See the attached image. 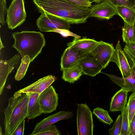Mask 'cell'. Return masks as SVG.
Listing matches in <instances>:
<instances>
[{
	"instance_id": "1",
	"label": "cell",
	"mask_w": 135,
	"mask_h": 135,
	"mask_svg": "<svg viewBox=\"0 0 135 135\" xmlns=\"http://www.w3.org/2000/svg\"><path fill=\"white\" fill-rule=\"evenodd\" d=\"M41 13L60 18L71 24L85 23L89 17L90 8L77 5L68 0H33Z\"/></svg>"
},
{
	"instance_id": "2",
	"label": "cell",
	"mask_w": 135,
	"mask_h": 135,
	"mask_svg": "<svg viewBox=\"0 0 135 135\" xmlns=\"http://www.w3.org/2000/svg\"><path fill=\"white\" fill-rule=\"evenodd\" d=\"M29 93L15 92L9 98L4 109V123L5 135H12L19 125L27 117Z\"/></svg>"
},
{
	"instance_id": "3",
	"label": "cell",
	"mask_w": 135,
	"mask_h": 135,
	"mask_svg": "<svg viewBox=\"0 0 135 135\" xmlns=\"http://www.w3.org/2000/svg\"><path fill=\"white\" fill-rule=\"evenodd\" d=\"M15 43L12 45L22 58L27 55L31 62L40 54L46 44L44 35L40 32L22 31L12 33Z\"/></svg>"
},
{
	"instance_id": "4",
	"label": "cell",
	"mask_w": 135,
	"mask_h": 135,
	"mask_svg": "<svg viewBox=\"0 0 135 135\" xmlns=\"http://www.w3.org/2000/svg\"><path fill=\"white\" fill-rule=\"evenodd\" d=\"M77 127L78 135H93L94 124L92 114L86 104H77Z\"/></svg>"
},
{
	"instance_id": "5",
	"label": "cell",
	"mask_w": 135,
	"mask_h": 135,
	"mask_svg": "<svg viewBox=\"0 0 135 135\" xmlns=\"http://www.w3.org/2000/svg\"><path fill=\"white\" fill-rule=\"evenodd\" d=\"M26 16L24 0H12L7 11L6 22L13 30L25 21Z\"/></svg>"
},
{
	"instance_id": "6",
	"label": "cell",
	"mask_w": 135,
	"mask_h": 135,
	"mask_svg": "<svg viewBox=\"0 0 135 135\" xmlns=\"http://www.w3.org/2000/svg\"><path fill=\"white\" fill-rule=\"evenodd\" d=\"M36 24L41 31L53 32L56 29L69 30L71 24L55 16L46 13L41 14L37 19Z\"/></svg>"
},
{
	"instance_id": "7",
	"label": "cell",
	"mask_w": 135,
	"mask_h": 135,
	"mask_svg": "<svg viewBox=\"0 0 135 135\" xmlns=\"http://www.w3.org/2000/svg\"><path fill=\"white\" fill-rule=\"evenodd\" d=\"M115 50L113 44L101 41H98L88 55L96 59L104 69L111 62Z\"/></svg>"
},
{
	"instance_id": "8",
	"label": "cell",
	"mask_w": 135,
	"mask_h": 135,
	"mask_svg": "<svg viewBox=\"0 0 135 135\" xmlns=\"http://www.w3.org/2000/svg\"><path fill=\"white\" fill-rule=\"evenodd\" d=\"M58 94L51 85L40 94L38 100L43 113L55 111L58 105Z\"/></svg>"
},
{
	"instance_id": "9",
	"label": "cell",
	"mask_w": 135,
	"mask_h": 135,
	"mask_svg": "<svg viewBox=\"0 0 135 135\" xmlns=\"http://www.w3.org/2000/svg\"><path fill=\"white\" fill-rule=\"evenodd\" d=\"M117 15L116 7L109 0L94 5L90 8L89 17L108 20Z\"/></svg>"
},
{
	"instance_id": "10",
	"label": "cell",
	"mask_w": 135,
	"mask_h": 135,
	"mask_svg": "<svg viewBox=\"0 0 135 135\" xmlns=\"http://www.w3.org/2000/svg\"><path fill=\"white\" fill-rule=\"evenodd\" d=\"M73 113L70 111H60L51 115L37 123L33 131L30 134L35 135L37 133L50 127L57 122L71 118Z\"/></svg>"
},
{
	"instance_id": "11",
	"label": "cell",
	"mask_w": 135,
	"mask_h": 135,
	"mask_svg": "<svg viewBox=\"0 0 135 135\" xmlns=\"http://www.w3.org/2000/svg\"><path fill=\"white\" fill-rule=\"evenodd\" d=\"M111 62L116 63L119 68L123 78L128 77L131 74V70L128 60L122 48L119 41L117 44Z\"/></svg>"
},
{
	"instance_id": "12",
	"label": "cell",
	"mask_w": 135,
	"mask_h": 135,
	"mask_svg": "<svg viewBox=\"0 0 135 135\" xmlns=\"http://www.w3.org/2000/svg\"><path fill=\"white\" fill-rule=\"evenodd\" d=\"M20 55L17 54L8 60L1 59L0 62V95L2 93L6 81L10 73L21 59Z\"/></svg>"
},
{
	"instance_id": "13",
	"label": "cell",
	"mask_w": 135,
	"mask_h": 135,
	"mask_svg": "<svg viewBox=\"0 0 135 135\" xmlns=\"http://www.w3.org/2000/svg\"><path fill=\"white\" fill-rule=\"evenodd\" d=\"M81 67L83 74L92 77L101 72L103 69L100 64L93 57L87 55L78 62Z\"/></svg>"
},
{
	"instance_id": "14",
	"label": "cell",
	"mask_w": 135,
	"mask_h": 135,
	"mask_svg": "<svg viewBox=\"0 0 135 135\" xmlns=\"http://www.w3.org/2000/svg\"><path fill=\"white\" fill-rule=\"evenodd\" d=\"M85 56L72 46H67L61 59L60 65L62 70L78 63Z\"/></svg>"
},
{
	"instance_id": "15",
	"label": "cell",
	"mask_w": 135,
	"mask_h": 135,
	"mask_svg": "<svg viewBox=\"0 0 135 135\" xmlns=\"http://www.w3.org/2000/svg\"><path fill=\"white\" fill-rule=\"evenodd\" d=\"M55 77L50 75L42 78L23 89L17 91L20 93H34L40 94L55 81Z\"/></svg>"
},
{
	"instance_id": "16",
	"label": "cell",
	"mask_w": 135,
	"mask_h": 135,
	"mask_svg": "<svg viewBox=\"0 0 135 135\" xmlns=\"http://www.w3.org/2000/svg\"><path fill=\"white\" fill-rule=\"evenodd\" d=\"M131 73L128 77H118L112 74L104 73L115 84L128 91H135V64L130 66Z\"/></svg>"
},
{
	"instance_id": "17",
	"label": "cell",
	"mask_w": 135,
	"mask_h": 135,
	"mask_svg": "<svg viewBox=\"0 0 135 135\" xmlns=\"http://www.w3.org/2000/svg\"><path fill=\"white\" fill-rule=\"evenodd\" d=\"M98 42L94 39L86 37L81 39L75 38L72 42L67 44V46H72L86 56L94 47Z\"/></svg>"
},
{
	"instance_id": "18",
	"label": "cell",
	"mask_w": 135,
	"mask_h": 135,
	"mask_svg": "<svg viewBox=\"0 0 135 135\" xmlns=\"http://www.w3.org/2000/svg\"><path fill=\"white\" fill-rule=\"evenodd\" d=\"M128 92L121 88L116 93L111 99L109 107L110 111L121 112L124 110L127 104Z\"/></svg>"
},
{
	"instance_id": "19",
	"label": "cell",
	"mask_w": 135,
	"mask_h": 135,
	"mask_svg": "<svg viewBox=\"0 0 135 135\" xmlns=\"http://www.w3.org/2000/svg\"><path fill=\"white\" fill-rule=\"evenodd\" d=\"M29 94L27 118L28 119H33L43 113L38 100L39 94L34 93H29Z\"/></svg>"
},
{
	"instance_id": "20",
	"label": "cell",
	"mask_w": 135,
	"mask_h": 135,
	"mask_svg": "<svg viewBox=\"0 0 135 135\" xmlns=\"http://www.w3.org/2000/svg\"><path fill=\"white\" fill-rule=\"evenodd\" d=\"M62 78L65 81L74 83L83 74L82 69L78 63L62 70Z\"/></svg>"
},
{
	"instance_id": "21",
	"label": "cell",
	"mask_w": 135,
	"mask_h": 135,
	"mask_svg": "<svg viewBox=\"0 0 135 135\" xmlns=\"http://www.w3.org/2000/svg\"><path fill=\"white\" fill-rule=\"evenodd\" d=\"M117 15L125 22L130 25L133 24L135 21V11L133 9L125 6H116Z\"/></svg>"
},
{
	"instance_id": "22",
	"label": "cell",
	"mask_w": 135,
	"mask_h": 135,
	"mask_svg": "<svg viewBox=\"0 0 135 135\" xmlns=\"http://www.w3.org/2000/svg\"><path fill=\"white\" fill-rule=\"evenodd\" d=\"M30 62V59L28 56L26 55L22 58L20 65L15 76L16 80L20 81L24 77Z\"/></svg>"
},
{
	"instance_id": "23",
	"label": "cell",
	"mask_w": 135,
	"mask_h": 135,
	"mask_svg": "<svg viewBox=\"0 0 135 135\" xmlns=\"http://www.w3.org/2000/svg\"><path fill=\"white\" fill-rule=\"evenodd\" d=\"M122 30L123 41L126 44L134 42L133 24L130 25L124 22Z\"/></svg>"
},
{
	"instance_id": "24",
	"label": "cell",
	"mask_w": 135,
	"mask_h": 135,
	"mask_svg": "<svg viewBox=\"0 0 135 135\" xmlns=\"http://www.w3.org/2000/svg\"><path fill=\"white\" fill-rule=\"evenodd\" d=\"M93 113L100 121L104 123L110 125L113 122L108 112L102 108H96L93 110Z\"/></svg>"
},
{
	"instance_id": "25",
	"label": "cell",
	"mask_w": 135,
	"mask_h": 135,
	"mask_svg": "<svg viewBox=\"0 0 135 135\" xmlns=\"http://www.w3.org/2000/svg\"><path fill=\"white\" fill-rule=\"evenodd\" d=\"M123 50L129 65L135 64V42L126 44Z\"/></svg>"
},
{
	"instance_id": "26",
	"label": "cell",
	"mask_w": 135,
	"mask_h": 135,
	"mask_svg": "<svg viewBox=\"0 0 135 135\" xmlns=\"http://www.w3.org/2000/svg\"><path fill=\"white\" fill-rule=\"evenodd\" d=\"M122 116V128L120 134L126 132L130 135L129 124L128 108L126 105L124 110L121 112Z\"/></svg>"
},
{
	"instance_id": "27",
	"label": "cell",
	"mask_w": 135,
	"mask_h": 135,
	"mask_svg": "<svg viewBox=\"0 0 135 135\" xmlns=\"http://www.w3.org/2000/svg\"><path fill=\"white\" fill-rule=\"evenodd\" d=\"M127 105L128 108L129 125L135 114V91L132 92L129 96Z\"/></svg>"
},
{
	"instance_id": "28",
	"label": "cell",
	"mask_w": 135,
	"mask_h": 135,
	"mask_svg": "<svg viewBox=\"0 0 135 135\" xmlns=\"http://www.w3.org/2000/svg\"><path fill=\"white\" fill-rule=\"evenodd\" d=\"M122 125V116L121 114L118 117L113 126L109 129L108 133L109 135H120Z\"/></svg>"
},
{
	"instance_id": "29",
	"label": "cell",
	"mask_w": 135,
	"mask_h": 135,
	"mask_svg": "<svg viewBox=\"0 0 135 135\" xmlns=\"http://www.w3.org/2000/svg\"><path fill=\"white\" fill-rule=\"evenodd\" d=\"M60 134L55 125H52L36 133L35 135H59Z\"/></svg>"
},
{
	"instance_id": "30",
	"label": "cell",
	"mask_w": 135,
	"mask_h": 135,
	"mask_svg": "<svg viewBox=\"0 0 135 135\" xmlns=\"http://www.w3.org/2000/svg\"><path fill=\"white\" fill-rule=\"evenodd\" d=\"M0 1V22L2 25H3L5 23L4 17L7 13V9L6 0Z\"/></svg>"
},
{
	"instance_id": "31",
	"label": "cell",
	"mask_w": 135,
	"mask_h": 135,
	"mask_svg": "<svg viewBox=\"0 0 135 135\" xmlns=\"http://www.w3.org/2000/svg\"><path fill=\"white\" fill-rule=\"evenodd\" d=\"M53 32H55L59 33L64 37H67L69 36H71L78 39L81 38L80 36L71 32L69 30L66 29H56L54 30Z\"/></svg>"
},
{
	"instance_id": "32",
	"label": "cell",
	"mask_w": 135,
	"mask_h": 135,
	"mask_svg": "<svg viewBox=\"0 0 135 135\" xmlns=\"http://www.w3.org/2000/svg\"><path fill=\"white\" fill-rule=\"evenodd\" d=\"M77 5L88 8H91L92 2L89 0H68Z\"/></svg>"
},
{
	"instance_id": "33",
	"label": "cell",
	"mask_w": 135,
	"mask_h": 135,
	"mask_svg": "<svg viewBox=\"0 0 135 135\" xmlns=\"http://www.w3.org/2000/svg\"><path fill=\"white\" fill-rule=\"evenodd\" d=\"M25 120L23 119L18 125L12 135H23Z\"/></svg>"
},
{
	"instance_id": "34",
	"label": "cell",
	"mask_w": 135,
	"mask_h": 135,
	"mask_svg": "<svg viewBox=\"0 0 135 135\" xmlns=\"http://www.w3.org/2000/svg\"><path fill=\"white\" fill-rule=\"evenodd\" d=\"M116 7L125 6L132 8V6L127 0H109Z\"/></svg>"
},
{
	"instance_id": "35",
	"label": "cell",
	"mask_w": 135,
	"mask_h": 135,
	"mask_svg": "<svg viewBox=\"0 0 135 135\" xmlns=\"http://www.w3.org/2000/svg\"><path fill=\"white\" fill-rule=\"evenodd\" d=\"M130 135H135V114L129 125Z\"/></svg>"
},
{
	"instance_id": "36",
	"label": "cell",
	"mask_w": 135,
	"mask_h": 135,
	"mask_svg": "<svg viewBox=\"0 0 135 135\" xmlns=\"http://www.w3.org/2000/svg\"><path fill=\"white\" fill-rule=\"evenodd\" d=\"M129 3L132 5V8L135 6V0H127Z\"/></svg>"
},
{
	"instance_id": "37",
	"label": "cell",
	"mask_w": 135,
	"mask_h": 135,
	"mask_svg": "<svg viewBox=\"0 0 135 135\" xmlns=\"http://www.w3.org/2000/svg\"><path fill=\"white\" fill-rule=\"evenodd\" d=\"M4 48V46L3 45L2 41L0 38V50H1L2 49Z\"/></svg>"
},
{
	"instance_id": "38",
	"label": "cell",
	"mask_w": 135,
	"mask_h": 135,
	"mask_svg": "<svg viewBox=\"0 0 135 135\" xmlns=\"http://www.w3.org/2000/svg\"><path fill=\"white\" fill-rule=\"evenodd\" d=\"M134 30V41L135 42V21L133 24Z\"/></svg>"
},
{
	"instance_id": "39",
	"label": "cell",
	"mask_w": 135,
	"mask_h": 135,
	"mask_svg": "<svg viewBox=\"0 0 135 135\" xmlns=\"http://www.w3.org/2000/svg\"><path fill=\"white\" fill-rule=\"evenodd\" d=\"M104 0H96L97 2V3H100L103 1H104Z\"/></svg>"
},
{
	"instance_id": "40",
	"label": "cell",
	"mask_w": 135,
	"mask_h": 135,
	"mask_svg": "<svg viewBox=\"0 0 135 135\" xmlns=\"http://www.w3.org/2000/svg\"><path fill=\"white\" fill-rule=\"evenodd\" d=\"M4 134H3V133L2 132V127L1 126H0V135H3Z\"/></svg>"
},
{
	"instance_id": "41",
	"label": "cell",
	"mask_w": 135,
	"mask_h": 135,
	"mask_svg": "<svg viewBox=\"0 0 135 135\" xmlns=\"http://www.w3.org/2000/svg\"><path fill=\"white\" fill-rule=\"evenodd\" d=\"M89 0L92 2H95L96 3H97L96 0Z\"/></svg>"
},
{
	"instance_id": "42",
	"label": "cell",
	"mask_w": 135,
	"mask_h": 135,
	"mask_svg": "<svg viewBox=\"0 0 135 135\" xmlns=\"http://www.w3.org/2000/svg\"><path fill=\"white\" fill-rule=\"evenodd\" d=\"M133 9L135 11V6L133 7Z\"/></svg>"
}]
</instances>
